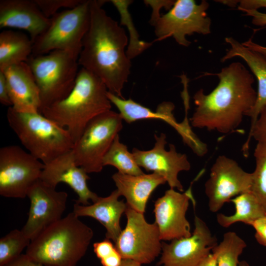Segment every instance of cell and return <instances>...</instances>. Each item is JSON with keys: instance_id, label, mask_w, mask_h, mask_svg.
Segmentation results:
<instances>
[{"instance_id": "6da1fadb", "label": "cell", "mask_w": 266, "mask_h": 266, "mask_svg": "<svg viewBox=\"0 0 266 266\" xmlns=\"http://www.w3.org/2000/svg\"><path fill=\"white\" fill-rule=\"evenodd\" d=\"M105 1L90 0V23L78 64L100 78L109 92L125 99L122 90L132 66L125 50L128 37L124 29L102 8Z\"/></svg>"}, {"instance_id": "7a4b0ae2", "label": "cell", "mask_w": 266, "mask_h": 266, "mask_svg": "<svg viewBox=\"0 0 266 266\" xmlns=\"http://www.w3.org/2000/svg\"><path fill=\"white\" fill-rule=\"evenodd\" d=\"M219 83L208 94L200 89L194 95L196 105L190 119L193 127L228 133L236 129L253 107L257 96L253 75L241 63L233 62L216 73Z\"/></svg>"}, {"instance_id": "3957f363", "label": "cell", "mask_w": 266, "mask_h": 266, "mask_svg": "<svg viewBox=\"0 0 266 266\" xmlns=\"http://www.w3.org/2000/svg\"><path fill=\"white\" fill-rule=\"evenodd\" d=\"M108 91L100 78L81 67L69 94L41 113L66 129L75 143L90 121L111 110Z\"/></svg>"}, {"instance_id": "277c9868", "label": "cell", "mask_w": 266, "mask_h": 266, "mask_svg": "<svg viewBox=\"0 0 266 266\" xmlns=\"http://www.w3.org/2000/svg\"><path fill=\"white\" fill-rule=\"evenodd\" d=\"M93 235L92 229L71 212L31 240L25 254L45 266H76Z\"/></svg>"}, {"instance_id": "5b68a950", "label": "cell", "mask_w": 266, "mask_h": 266, "mask_svg": "<svg viewBox=\"0 0 266 266\" xmlns=\"http://www.w3.org/2000/svg\"><path fill=\"white\" fill-rule=\"evenodd\" d=\"M9 126L28 152L44 165L72 150L68 131L39 112H21L9 107Z\"/></svg>"}, {"instance_id": "8992f818", "label": "cell", "mask_w": 266, "mask_h": 266, "mask_svg": "<svg viewBox=\"0 0 266 266\" xmlns=\"http://www.w3.org/2000/svg\"><path fill=\"white\" fill-rule=\"evenodd\" d=\"M78 57L70 52L57 50L29 57L26 62L39 90L40 113L45 108L64 99L71 92L79 70Z\"/></svg>"}, {"instance_id": "52a82bcc", "label": "cell", "mask_w": 266, "mask_h": 266, "mask_svg": "<svg viewBox=\"0 0 266 266\" xmlns=\"http://www.w3.org/2000/svg\"><path fill=\"white\" fill-rule=\"evenodd\" d=\"M90 18V0H83L74 8L57 12L50 18L48 28L33 42L31 55H45L57 50L79 55Z\"/></svg>"}, {"instance_id": "ba28073f", "label": "cell", "mask_w": 266, "mask_h": 266, "mask_svg": "<svg viewBox=\"0 0 266 266\" xmlns=\"http://www.w3.org/2000/svg\"><path fill=\"white\" fill-rule=\"evenodd\" d=\"M123 120L119 113L110 110L90 121L72 149L76 165L88 173L100 172L104 156L122 129Z\"/></svg>"}, {"instance_id": "9c48e42d", "label": "cell", "mask_w": 266, "mask_h": 266, "mask_svg": "<svg viewBox=\"0 0 266 266\" xmlns=\"http://www.w3.org/2000/svg\"><path fill=\"white\" fill-rule=\"evenodd\" d=\"M209 6L205 0L200 4L194 0H175L168 12L161 16L152 25L157 40L172 37L178 44L187 47L191 42L186 39L187 35L210 33L211 20L206 12Z\"/></svg>"}, {"instance_id": "30bf717a", "label": "cell", "mask_w": 266, "mask_h": 266, "mask_svg": "<svg viewBox=\"0 0 266 266\" xmlns=\"http://www.w3.org/2000/svg\"><path fill=\"white\" fill-rule=\"evenodd\" d=\"M44 164L20 146L0 148V195L23 199L40 179Z\"/></svg>"}, {"instance_id": "8fae6325", "label": "cell", "mask_w": 266, "mask_h": 266, "mask_svg": "<svg viewBox=\"0 0 266 266\" xmlns=\"http://www.w3.org/2000/svg\"><path fill=\"white\" fill-rule=\"evenodd\" d=\"M125 214L127 224L114 243L123 259L142 265L150 264L159 255L162 243L156 224L148 223L144 213L128 205Z\"/></svg>"}, {"instance_id": "7c38bea8", "label": "cell", "mask_w": 266, "mask_h": 266, "mask_svg": "<svg viewBox=\"0 0 266 266\" xmlns=\"http://www.w3.org/2000/svg\"><path fill=\"white\" fill-rule=\"evenodd\" d=\"M252 179V173L244 170L235 161L225 155L219 156L204 185L209 210L217 212L233 198L250 192Z\"/></svg>"}, {"instance_id": "4fadbf2b", "label": "cell", "mask_w": 266, "mask_h": 266, "mask_svg": "<svg viewBox=\"0 0 266 266\" xmlns=\"http://www.w3.org/2000/svg\"><path fill=\"white\" fill-rule=\"evenodd\" d=\"M195 229L190 236L162 243L158 266H198L217 243L206 223L195 216Z\"/></svg>"}, {"instance_id": "5bb4252c", "label": "cell", "mask_w": 266, "mask_h": 266, "mask_svg": "<svg viewBox=\"0 0 266 266\" xmlns=\"http://www.w3.org/2000/svg\"><path fill=\"white\" fill-rule=\"evenodd\" d=\"M67 197L66 192L57 191L40 179L30 189L28 217L21 230L31 240L62 218Z\"/></svg>"}, {"instance_id": "9a60e30c", "label": "cell", "mask_w": 266, "mask_h": 266, "mask_svg": "<svg viewBox=\"0 0 266 266\" xmlns=\"http://www.w3.org/2000/svg\"><path fill=\"white\" fill-rule=\"evenodd\" d=\"M191 201L195 206L192 185L184 192L170 188L155 202L153 212L162 240L171 241L192 235L186 214Z\"/></svg>"}, {"instance_id": "2e32d148", "label": "cell", "mask_w": 266, "mask_h": 266, "mask_svg": "<svg viewBox=\"0 0 266 266\" xmlns=\"http://www.w3.org/2000/svg\"><path fill=\"white\" fill-rule=\"evenodd\" d=\"M155 142L154 147L148 150H141L134 148L132 153L140 167L147 171L157 173L165 178L171 189L184 191L183 187L179 181L178 173L182 171H188L191 165L185 154L177 152L175 146L169 145V150H166L167 143L166 135L161 133L154 135Z\"/></svg>"}, {"instance_id": "e0dca14e", "label": "cell", "mask_w": 266, "mask_h": 266, "mask_svg": "<svg viewBox=\"0 0 266 266\" xmlns=\"http://www.w3.org/2000/svg\"><path fill=\"white\" fill-rule=\"evenodd\" d=\"M89 178L88 173L76 165L72 150L44 165L40 177L43 183L54 188L60 183L67 184L78 196L76 203L84 205L99 197L88 187Z\"/></svg>"}, {"instance_id": "ac0fdd59", "label": "cell", "mask_w": 266, "mask_h": 266, "mask_svg": "<svg viewBox=\"0 0 266 266\" xmlns=\"http://www.w3.org/2000/svg\"><path fill=\"white\" fill-rule=\"evenodd\" d=\"M46 17L34 0H0V28L23 30L30 35L33 43L49 27Z\"/></svg>"}, {"instance_id": "d6986e66", "label": "cell", "mask_w": 266, "mask_h": 266, "mask_svg": "<svg viewBox=\"0 0 266 266\" xmlns=\"http://www.w3.org/2000/svg\"><path fill=\"white\" fill-rule=\"evenodd\" d=\"M2 71L5 77L12 108L21 112H39L40 93L27 62L11 65Z\"/></svg>"}, {"instance_id": "ffe728a7", "label": "cell", "mask_w": 266, "mask_h": 266, "mask_svg": "<svg viewBox=\"0 0 266 266\" xmlns=\"http://www.w3.org/2000/svg\"><path fill=\"white\" fill-rule=\"evenodd\" d=\"M121 196L116 189L108 196L99 197L92 204L81 205L75 203L72 212L76 216L90 217L98 221L105 228L106 238L115 243L122 230L120 219L128 207L127 203L119 200Z\"/></svg>"}, {"instance_id": "44dd1931", "label": "cell", "mask_w": 266, "mask_h": 266, "mask_svg": "<svg viewBox=\"0 0 266 266\" xmlns=\"http://www.w3.org/2000/svg\"><path fill=\"white\" fill-rule=\"evenodd\" d=\"M112 178L120 196L125 198L127 204L142 213H145L147 201L154 191L166 183L164 177L154 172L133 175L117 172Z\"/></svg>"}, {"instance_id": "7402d4cb", "label": "cell", "mask_w": 266, "mask_h": 266, "mask_svg": "<svg viewBox=\"0 0 266 266\" xmlns=\"http://www.w3.org/2000/svg\"><path fill=\"white\" fill-rule=\"evenodd\" d=\"M230 45L222 62L234 57H239L247 64L258 81V92L255 103L247 114L251 118V129L255 125L262 108L266 105V58L261 54L245 46L232 37L225 38Z\"/></svg>"}, {"instance_id": "603a6c76", "label": "cell", "mask_w": 266, "mask_h": 266, "mask_svg": "<svg viewBox=\"0 0 266 266\" xmlns=\"http://www.w3.org/2000/svg\"><path fill=\"white\" fill-rule=\"evenodd\" d=\"M107 97L118 109L123 120L128 123L143 119H159L168 124L176 131L180 128V123H177L174 117V105L171 102L164 101L158 106L156 111H153L131 99H122L109 91Z\"/></svg>"}, {"instance_id": "cb8c5ba5", "label": "cell", "mask_w": 266, "mask_h": 266, "mask_svg": "<svg viewBox=\"0 0 266 266\" xmlns=\"http://www.w3.org/2000/svg\"><path fill=\"white\" fill-rule=\"evenodd\" d=\"M33 42L24 33L11 30L0 33V71L21 62H26L32 54Z\"/></svg>"}, {"instance_id": "d4e9b609", "label": "cell", "mask_w": 266, "mask_h": 266, "mask_svg": "<svg viewBox=\"0 0 266 266\" xmlns=\"http://www.w3.org/2000/svg\"><path fill=\"white\" fill-rule=\"evenodd\" d=\"M230 201L234 205V213L232 215L218 213L216 216L217 223L223 228H228L237 222L251 226L266 214L261 203L250 191L236 196Z\"/></svg>"}, {"instance_id": "484cf974", "label": "cell", "mask_w": 266, "mask_h": 266, "mask_svg": "<svg viewBox=\"0 0 266 266\" xmlns=\"http://www.w3.org/2000/svg\"><path fill=\"white\" fill-rule=\"evenodd\" d=\"M103 166H111L118 172L126 174L137 175L144 172L137 164L133 153L127 146L120 142L119 134L115 138L103 159Z\"/></svg>"}, {"instance_id": "4316f807", "label": "cell", "mask_w": 266, "mask_h": 266, "mask_svg": "<svg viewBox=\"0 0 266 266\" xmlns=\"http://www.w3.org/2000/svg\"><path fill=\"white\" fill-rule=\"evenodd\" d=\"M247 246L245 241L233 232L225 233L222 241L212 249L218 266H238L240 255Z\"/></svg>"}, {"instance_id": "83f0119b", "label": "cell", "mask_w": 266, "mask_h": 266, "mask_svg": "<svg viewBox=\"0 0 266 266\" xmlns=\"http://www.w3.org/2000/svg\"><path fill=\"white\" fill-rule=\"evenodd\" d=\"M254 156L256 166L252 172L250 192L255 196L266 213V143L257 142Z\"/></svg>"}, {"instance_id": "f1b7e54d", "label": "cell", "mask_w": 266, "mask_h": 266, "mask_svg": "<svg viewBox=\"0 0 266 266\" xmlns=\"http://www.w3.org/2000/svg\"><path fill=\"white\" fill-rule=\"evenodd\" d=\"M22 230H13L0 239V266L13 261L21 255L31 242Z\"/></svg>"}, {"instance_id": "f546056e", "label": "cell", "mask_w": 266, "mask_h": 266, "mask_svg": "<svg viewBox=\"0 0 266 266\" xmlns=\"http://www.w3.org/2000/svg\"><path fill=\"white\" fill-rule=\"evenodd\" d=\"M110 1L119 11L121 17L122 23L127 25L128 29L132 30L130 40L126 51L128 57L131 60L149 47L152 42H144L138 39V33L134 28L130 13L128 11V7L133 2L132 0H112Z\"/></svg>"}, {"instance_id": "4dcf8cb0", "label": "cell", "mask_w": 266, "mask_h": 266, "mask_svg": "<svg viewBox=\"0 0 266 266\" xmlns=\"http://www.w3.org/2000/svg\"><path fill=\"white\" fill-rule=\"evenodd\" d=\"M252 138L257 142L266 143V105L261 110L253 127L250 130L248 138L242 147L244 156H248L249 144Z\"/></svg>"}, {"instance_id": "1f68e13d", "label": "cell", "mask_w": 266, "mask_h": 266, "mask_svg": "<svg viewBox=\"0 0 266 266\" xmlns=\"http://www.w3.org/2000/svg\"><path fill=\"white\" fill-rule=\"evenodd\" d=\"M42 13L51 18L62 8L71 9L75 7L83 0H34Z\"/></svg>"}, {"instance_id": "d6a6232c", "label": "cell", "mask_w": 266, "mask_h": 266, "mask_svg": "<svg viewBox=\"0 0 266 266\" xmlns=\"http://www.w3.org/2000/svg\"><path fill=\"white\" fill-rule=\"evenodd\" d=\"M93 250L96 256L100 261L109 257L117 250L115 244H113L111 240L107 238L95 242L93 244Z\"/></svg>"}, {"instance_id": "836d02e7", "label": "cell", "mask_w": 266, "mask_h": 266, "mask_svg": "<svg viewBox=\"0 0 266 266\" xmlns=\"http://www.w3.org/2000/svg\"><path fill=\"white\" fill-rule=\"evenodd\" d=\"M144 3L149 4L153 9L150 24L153 25L156 20L161 16L159 13L162 7L170 9L173 5L175 0H144Z\"/></svg>"}, {"instance_id": "e575fe53", "label": "cell", "mask_w": 266, "mask_h": 266, "mask_svg": "<svg viewBox=\"0 0 266 266\" xmlns=\"http://www.w3.org/2000/svg\"><path fill=\"white\" fill-rule=\"evenodd\" d=\"M255 230V237L261 245L266 247V214L251 225Z\"/></svg>"}, {"instance_id": "d590c367", "label": "cell", "mask_w": 266, "mask_h": 266, "mask_svg": "<svg viewBox=\"0 0 266 266\" xmlns=\"http://www.w3.org/2000/svg\"><path fill=\"white\" fill-rule=\"evenodd\" d=\"M239 10H258L260 8H266V0H236Z\"/></svg>"}, {"instance_id": "8d00e7d4", "label": "cell", "mask_w": 266, "mask_h": 266, "mask_svg": "<svg viewBox=\"0 0 266 266\" xmlns=\"http://www.w3.org/2000/svg\"><path fill=\"white\" fill-rule=\"evenodd\" d=\"M0 102L5 106H12L7 83L3 73L0 71Z\"/></svg>"}, {"instance_id": "74e56055", "label": "cell", "mask_w": 266, "mask_h": 266, "mask_svg": "<svg viewBox=\"0 0 266 266\" xmlns=\"http://www.w3.org/2000/svg\"><path fill=\"white\" fill-rule=\"evenodd\" d=\"M4 266H45L37 263L22 254L17 258Z\"/></svg>"}, {"instance_id": "f35d334b", "label": "cell", "mask_w": 266, "mask_h": 266, "mask_svg": "<svg viewBox=\"0 0 266 266\" xmlns=\"http://www.w3.org/2000/svg\"><path fill=\"white\" fill-rule=\"evenodd\" d=\"M245 15L252 17V23L256 26H266V13L259 11L258 10H245L244 11Z\"/></svg>"}, {"instance_id": "ab89813d", "label": "cell", "mask_w": 266, "mask_h": 266, "mask_svg": "<svg viewBox=\"0 0 266 266\" xmlns=\"http://www.w3.org/2000/svg\"><path fill=\"white\" fill-rule=\"evenodd\" d=\"M242 43L245 46L261 54L266 58V46L254 42L252 38Z\"/></svg>"}, {"instance_id": "60d3db41", "label": "cell", "mask_w": 266, "mask_h": 266, "mask_svg": "<svg viewBox=\"0 0 266 266\" xmlns=\"http://www.w3.org/2000/svg\"><path fill=\"white\" fill-rule=\"evenodd\" d=\"M198 266H218V264L214 255L211 252L200 263Z\"/></svg>"}, {"instance_id": "b9f144b4", "label": "cell", "mask_w": 266, "mask_h": 266, "mask_svg": "<svg viewBox=\"0 0 266 266\" xmlns=\"http://www.w3.org/2000/svg\"><path fill=\"white\" fill-rule=\"evenodd\" d=\"M120 266H142V265L133 260L123 259Z\"/></svg>"}, {"instance_id": "7bdbcfd3", "label": "cell", "mask_w": 266, "mask_h": 266, "mask_svg": "<svg viewBox=\"0 0 266 266\" xmlns=\"http://www.w3.org/2000/svg\"><path fill=\"white\" fill-rule=\"evenodd\" d=\"M239 266H248V265L245 262L242 261L239 263Z\"/></svg>"}]
</instances>
